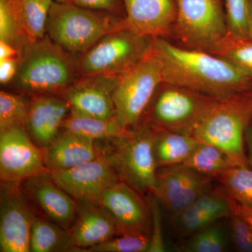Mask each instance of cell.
<instances>
[{
    "instance_id": "obj_42",
    "label": "cell",
    "mask_w": 252,
    "mask_h": 252,
    "mask_svg": "<svg viewBox=\"0 0 252 252\" xmlns=\"http://www.w3.org/2000/svg\"><path fill=\"white\" fill-rule=\"evenodd\" d=\"M250 24H249V38L252 39V0H250Z\"/></svg>"
},
{
    "instance_id": "obj_29",
    "label": "cell",
    "mask_w": 252,
    "mask_h": 252,
    "mask_svg": "<svg viewBox=\"0 0 252 252\" xmlns=\"http://www.w3.org/2000/svg\"><path fill=\"white\" fill-rule=\"evenodd\" d=\"M54 0H19V11L30 41L41 39L46 34V24Z\"/></svg>"
},
{
    "instance_id": "obj_21",
    "label": "cell",
    "mask_w": 252,
    "mask_h": 252,
    "mask_svg": "<svg viewBox=\"0 0 252 252\" xmlns=\"http://www.w3.org/2000/svg\"><path fill=\"white\" fill-rule=\"evenodd\" d=\"M154 127L153 152L158 168L183 163L199 143L193 136Z\"/></svg>"
},
{
    "instance_id": "obj_11",
    "label": "cell",
    "mask_w": 252,
    "mask_h": 252,
    "mask_svg": "<svg viewBox=\"0 0 252 252\" xmlns=\"http://www.w3.org/2000/svg\"><path fill=\"white\" fill-rule=\"evenodd\" d=\"M143 193L119 181L102 194L97 203L115 221L117 235H144L151 237L152 214Z\"/></svg>"
},
{
    "instance_id": "obj_12",
    "label": "cell",
    "mask_w": 252,
    "mask_h": 252,
    "mask_svg": "<svg viewBox=\"0 0 252 252\" xmlns=\"http://www.w3.org/2000/svg\"><path fill=\"white\" fill-rule=\"evenodd\" d=\"M45 170L42 151L32 141L24 125L0 131L1 182L21 184Z\"/></svg>"
},
{
    "instance_id": "obj_2",
    "label": "cell",
    "mask_w": 252,
    "mask_h": 252,
    "mask_svg": "<svg viewBox=\"0 0 252 252\" xmlns=\"http://www.w3.org/2000/svg\"><path fill=\"white\" fill-rule=\"evenodd\" d=\"M16 76L9 85L26 95L59 96L81 77L79 57L55 43L47 34L20 50Z\"/></svg>"
},
{
    "instance_id": "obj_30",
    "label": "cell",
    "mask_w": 252,
    "mask_h": 252,
    "mask_svg": "<svg viewBox=\"0 0 252 252\" xmlns=\"http://www.w3.org/2000/svg\"><path fill=\"white\" fill-rule=\"evenodd\" d=\"M31 96L18 93L0 92V131L24 125L31 105Z\"/></svg>"
},
{
    "instance_id": "obj_28",
    "label": "cell",
    "mask_w": 252,
    "mask_h": 252,
    "mask_svg": "<svg viewBox=\"0 0 252 252\" xmlns=\"http://www.w3.org/2000/svg\"><path fill=\"white\" fill-rule=\"evenodd\" d=\"M217 222L181 242L175 250L182 252L226 251L228 240L224 228Z\"/></svg>"
},
{
    "instance_id": "obj_38",
    "label": "cell",
    "mask_w": 252,
    "mask_h": 252,
    "mask_svg": "<svg viewBox=\"0 0 252 252\" xmlns=\"http://www.w3.org/2000/svg\"><path fill=\"white\" fill-rule=\"evenodd\" d=\"M18 66V57L0 61V83L1 85H9L16 76Z\"/></svg>"
},
{
    "instance_id": "obj_6",
    "label": "cell",
    "mask_w": 252,
    "mask_h": 252,
    "mask_svg": "<svg viewBox=\"0 0 252 252\" xmlns=\"http://www.w3.org/2000/svg\"><path fill=\"white\" fill-rule=\"evenodd\" d=\"M220 99L171 83L157 88L141 122L191 135Z\"/></svg>"
},
{
    "instance_id": "obj_23",
    "label": "cell",
    "mask_w": 252,
    "mask_h": 252,
    "mask_svg": "<svg viewBox=\"0 0 252 252\" xmlns=\"http://www.w3.org/2000/svg\"><path fill=\"white\" fill-rule=\"evenodd\" d=\"M182 165L215 178L230 168L249 163L211 144L199 142Z\"/></svg>"
},
{
    "instance_id": "obj_36",
    "label": "cell",
    "mask_w": 252,
    "mask_h": 252,
    "mask_svg": "<svg viewBox=\"0 0 252 252\" xmlns=\"http://www.w3.org/2000/svg\"><path fill=\"white\" fill-rule=\"evenodd\" d=\"M149 199L148 201L152 214V229L148 252H165L166 248H165L163 236H162L160 205L153 194L151 193Z\"/></svg>"
},
{
    "instance_id": "obj_10",
    "label": "cell",
    "mask_w": 252,
    "mask_h": 252,
    "mask_svg": "<svg viewBox=\"0 0 252 252\" xmlns=\"http://www.w3.org/2000/svg\"><path fill=\"white\" fill-rule=\"evenodd\" d=\"M34 210L21 184L1 182L0 252H29Z\"/></svg>"
},
{
    "instance_id": "obj_34",
    "label": "cell",
    "mask_w": 252,
    "mask_h": 252,
    "mask_svg": "<svg viewBox=\"0 0 252 252\" xmlns=\"http://www.w3.org/2000/svg\"><path fill=\"white\" fill-rule=\"evenodd\" d=\"M151 237L144 235H117L86 250L87 252H148Z\"/></svg>"
},
{
    "instance_id": "obj_24",
    "label": "cell",
    "mask_w": 252,
    "mask_h": 252,
    "mask_svg": "<svg viewBox=\"0 0 252 252\" xmlns=\"http://www.w3.org/2000/svg\"><path fill=\"white\" fill-rule=\"evenodd\" d=\"M61 130L69 131L97 142L112 140L127 130L123 128L115 119H99L71 110L61 124Z\"/></svg>"
},
{
    "instance_id": "obj_40",
    "label": "cell",
    "mask_w": 252,
    "mask_h": 252,
    "mask_svg": "<svg viewBox=\"0 0 252 252\" xmlns=\"http://www.w3.org/2000/svg\"><path fill=\"white\" fill-rule=\"evenodd\" d=\"M19 51L4 41H0V61L17 58Z\"/></svg>"
},
{
    "instance_id": "obj_8",
    "label": "cell",
    "mask_w": 252,
    "mask_h": 252,
    "mask_svg": "<svg viewBox=\"0 0 252 252\" xmlns=\"http://www.w3.org/2000/svg\"><path fill=\"white\" fill-rule=\"evenodd\" d=\"M175 1L177 17L170 39L176 45L207 52L228 32L221 0Z\"/></svg>"
},
{
    "instance_id": "obj_17",
    "label": "cell",
    "mask_w": 252,
    "mask_h": 252,
    "mask_svg": "<svg viewBox=\"0 0 252 252\" xmlns=\"http://www.w3.org/2000/svg\"><path fill=\"white\" fill-rule=\"evenodd\" d=\"M126 27L142 35L169 39L177 17L175 0H124Z\"/></svg>"
},
{
    "instance_id": "obj_14",
    "label": "cell",
    "mask_w": 252,
    "mask_h": 252,
    "mask_svg": "<svg viewBox=\"0 0 252 252\" xmlns=\"http://www.w3.org/2000/svg\"><path fill=\"white\" fill-rule=\"evenodd\" d=\"M21 187L36 215L70 230L77 220V201L57 185L49 170L26 179Z\"/></svg>"
},
{
    "instance_id": "obj_7",
    "label": "cell",
    "mask_w": 252,
    "mask_h": 252,
    "mask_svg": "<svg viewBox=\"0 0 252 252\" xmlns=\"http://www.w3.org/2000/svg\"><path fill=\"white\" fill-rule=\"evenodd\" d=\"M152 39L126 26L106 34L79 56L81 76H122L149 54Z\"/></svg>"
},
{
    "instance_id": "obj_19",
    "label": "cell",
    "mask_w": 252,
    "mask_h": 252,
    "mask_svg": "<svg viewBox=\"0 0 252 252\" xmlns=\"http://www.w3.org/2000/svg\"><path fill=\"white\" fill-rule=\"evenodd\" d=\"M77 217L70 228L74 252L88 249L117 235L114 219L96 201H77Z\"/></svg>"
},
{
    "instance_id": "obj_41",
    "label": "cell",
    "mask_w": 252,
    "mask_h": 252,
    "mask_svg": "<svg viewBox=\"0 0 252 252\" xmlns=\"http://www.w3.org/2000/svg\"><path fill=\"white\" fill-rule=\"evenodd\" d=\"M245 147H247V157H248V160L249 165L252 168V122L249 125L245 132Z\"/></svg>"
},
{
    "instance_id": "obj_9",
    "label": "cell",
    "mask_w": 252,
    "mask_h": 252,
    "mask_svg": "<svg viewBox=\"0 0 252 252\" xmlns=\"http://www.w3.org/2000/svg\"><path fill=\"white\" fill-rule=\"evenodd\" d=\"M162 81V64L152 48L142 61L121 76L114 102L116 121L123 128L128 130L141 122Z\"/></svg>"
},
{
    "instance_id": "obj_32",
    "label": "cell",
    "mask_w": 252,
    "mask_h": 252,
    "mask_svg": "<svg viewBox=\"0 0 252 252\" xmlns=\"http://www.w3.org/2000/svg\"><path fill=\"white\" fill-rule=\"evenodd\" d=\"M228 33L240 38H249L250 0H224Z\"/></svg>"
},
{
    "instance_id": "obj_39",
    "label": "cell",
    "mask_w": 252,
    "mask_h": 252,
    "mask_svg": "<svg viewBox=\"0 0 252 252\" xmlns=\"http://www.w3.org/2000/svg\"><path fill=\"white\" fill-rule=\"evenodd\" d=\"M229 200L232 210L240 216L243 217L245 220H248L252 226V208L243 206L232 199L229 198Z\"/></svg>"
},
{
    "instance_id": "obj_18",
    "label": "cell",
    "mask_w": 252,
    "mask_h": 252,
    "mask_svg": "<svg viewBox=\"0 0 252 252\" xmlns=\"http://www.w3.org/2000/svg\"><path fill=\"white\" fill-rule=\"evenodd\" d=\"M70 109L67 101L58 96H31L24 126L32 141L41 149L47 147L59 135Z\"/></svg>"
},
{
    "instance_id": "obj_13",
    "label": "cell",
    "mask_w": 252,
    "mask_h": 252,
    "mask_svg": "<svg viewBox=\"0 0 252 252\" xmlns=\"http://www.w3.org/2000/svg\"><path fill=\"white\" fill-rule=\"evenodd\" d=\"M157 184L152 194L170 215L193 205L197 199L211 188L213 177L185 165H172L157 169Z\"/></svg>"
},
{
    "instance_id": "obj_20",
    "label": "cell",
    "mask_w": 252,
    "mask_h": 252,
    "mask_svg": "<svg viewBox=\"0 0 252 252\" xmlns=\"http://www.w3.org/2000/svg\"><path fill=\"white\" fill-rule=\"evenodd\" d=\"M41 151L44 165L49 171L78 166L102 154L99 142L61 129L57 137Z\"/></svg>"
},
{
    "instance_id": "obj_27",
    "label": "cell",
    "mask_w": 252,
    "mask_h": 252,
    "mask_svg": "<svg viewBox=\"0 0 252 252\" xmlns=\"http://www.w3.org/2000/svg\"><path fill=\"white\" fill-rule=\"evenodd\" d=\"M0 41L19 51L31 41L20 15L19 0H0Z\"/></svg>"
},
{
    "instance_id": "obj_3",
    "label": "cell",
    "mask_w": 252,
    "mask_h": 252,
    "mask_svg": "<svg viewBox=\"0 0 252 252\" xmlns=\"http://www.w3.org/2000/svg\"><path fill=\"white\" fill-rule=\"evenodd\" d=\"M156 129L140 122L112 140L99 142L102 154L119 176L142 193H152L157 184V169L153 152Z\"/></svg>"
},
{
    "instance_id": "obj_15",
    "label": "cell",
    "mask_w": 252,
    "mask_h": 252,
    "mask_svg": "<svg viewBox=\"0 0 252 252\" xmlns=\"http://www.w3.org/2000/svg\"><path fill=\"white\" fill-rule=\"evenodd\" d=\"M51 172L57 185L76 201H96L109 187L120 181L103 156L66 170Z\"/></svg>"
},
{
    "instance_id": "obj_31",
    "label": "cell",
    "mask_w": 252,
    "mask_h": 252,
    "mask_svg": "<svg viewBox=\"0 0 252 252\" xmlns=\"http://www.w3.org/2000/svg\"><path fill=\"white\" fill-rule=\"evenodd\" d=\"M171 216L174 230L185 238H189L216 222L194 205Z\"/></svg>"
},
{
    "instance_id": "obj_33",
    "label": "cell",
    "mask_w": 252,
    "mask_h": 252,
    "mask_svg": "<svg viewBox=\"0 0 252 252\" xmlns=\"http://www.w3.org/2000/svg\"><path fill=\"white\" fill-rule=\"evenodd\" d=\"M193 205L215 221L230 217L231 215L229 198L222 189H209L197 199Z\"/></svg>"
},
{
    "instance_id": "obj_26",
    "label": "cell",
    "mask_w": 252,
    "mask_h": 252,
    "mask_svg": "<svg viewBox=\"0 0 252 252\" xmlns=\"http://www.w3.org/2000/svg\"><path fill=\"white\" fill-rule=\"evenodd\" d=\"M215 178L228 198L252 208V168L250 165L233 167Z\"/></svg>"
},
{
    "instance_id": "obj_16",
    "label": "cell",
    "mask_w": 252,
    "mask_h": 252,
    "mask_svg": "<svg viewBox=\"0 0 252 252\" xmlns=\"http://www.w3.org/2000/svg\"><path fill=\"white\" fill-rule=\"evenodd\" d=\"M121 76H81L59 97L70 110L102 119H115L114 94Z\"/></svg>"
},
{
    "instance_id": "obj_5",
    "label": "cell",
    "mask_w": 252,
    "mask_h": 252,
    "mask_svg": "<svg viewBox=\"0 0 252 252\" xmlns=\"http://www.w3.org/2000/svg\"><path fill=\"white\" fill-rule=\"evenodd\" d=\"M252 122V91L219 99L192 136L248 162L245 135Z\"/></svg>"
},
{
    "instance_id": "obj_35",
    "label": "cell",
    "mask_w": 252,
    "mask_h": 252,
    "mask_svg": "<svg viewBox=\"0 0 252 252\" xmlns=\"http://www.w3.org/2000/svg\"><path fill=\"white\" fill-rule=\"evenodd\" d=\"M230 218L232 240L235 248L240 252H252V225L233 210Z\"/></svg>"
},
{
    "instance_id": "obj_25",
    "label": "cell",
    "mask_w": 252,
    "mask_h": 252,
    "mask_svg": "<svg viewBox=\"0 0 252 252\" xmlns=\"http://www.w3.org/2000/svg\"><path fill=\"white\" fill-rule=\"evenodd\" d=\"M207 52L230 63L252 80V39L227 32Z\"/></svg>"
},
{
    "instance_id": "obj_1",
    "label": "cell",
    "mask_w": 252,
    "mask_h": 252,
    "mask_svg": "<svg viewBox=\"0 0 252 252\" xmlns=\"http://www.w3.org/2000/svg\"><path fill=\"white\" fill-rule=\"evenodd\" d=\"M152 50L162 64V79L217 99L252 91V80L235 66L207 52L154 38Z\"/></svg>"
},
{
    "instance_id": "obj_43",
    "label": "cell",
    "mask_w": 252,
    "mask_h": 252,
    "mask_svg": "<svg viewBox=\"0 0 252 252\" xmlns=\"http://www.w3.org/2000/svg\"><path fill=\"white\" fill-rule=\"evenodd\" d=\"M54 1H57V2H67L69 1V0H54Z\"/></svg>"
},
{
    "instance_id": "obj_4",
    "label": "cell",
    "mask_w": 252,
    "mask_h": 252,
    "mask_svg": "<svg viewBox=\"0 0 252 252\" xmlns=\"http://www.w3.org/2000/svg\"><path fill=\"white\" fill-rule=\"evenodd\" d=\"M124 18L81 7L67 2L53 1L46 34L67 52L79 57L109 33L125 27Z\"/></svg>"
},
{
    "instance_id": "obj_37",
    "label": "cell",
    "mask_w": 252,
    "mask_h": 252,
    "mask_svg": "<svg viewBox=\"0 0 252 252\" xmlns=\"http://www.w3.org/2000/svg\"><path fill=\"white\" fill-rule=\"evenodd\" d=\"M73 4L86 9L104 11L117 17L125 18L124 0H69Z\"/></svg>"
},
{
    "instance_id": "obj_22",
    "label": "cell",
    "mask_w": 252,
    "mask_h": 252,
    "mask_svg": "<svg viewBox=\"0 0 252 252\" xmlns=\"http://www.w3.org/2000/svg\"><path fill=\"white\" fill-rule=\"evenodd\" d=\"M30 252H74L70 230L34 213L30 237Z\"/></svg>"
}]
</instances>
